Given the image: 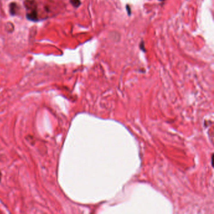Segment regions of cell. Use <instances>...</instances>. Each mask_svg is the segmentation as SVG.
I'll list each match as a JSON object with an SVG mask.
<instances>
[{"mask_svg":"<svg viewBox=\"0 0 214 214\" xmlns=\"http://www.w3.org/2000/svg\"><path fill=\"white\" fill-rule=\"evenodd\" d=\"M25 5L26 8L30 10V11L36 10V3L34 1H32V0H26L25 2Z\"/></svg>","mask_w":214,"mask_h":214,"instance_id":"obj_1","label":"cell"},{"mask_svg":"<svg viewBox=\"0 0 214 214\" xmlns=\"http://www.w3.org/2000/svg\"><path fill=\"white\" fill-rule=\"evenodd\" d=\"M26 17L30 20L32 21H37V13L36 10H30V13L26 14Z\"/></svg>","mask_w":214,"mask_h":214,"instance_id":"obj_2","label":"cell"},{"mask_svg":"<svg viewBox=\"0 0 214 214\" xmlns=\"http://www.w3.org/2000/svg\"><path fill=\"white\" fill-rule=\"evenodd\" d=\"M18 11V6L16 3H11L10 5V13L14 15L17 13Z\"/></svg>","mask_w":214,"mask_h":214,"instance_id":"obj_3","label":"cell"},{"mask_svg":"<svg viewBox=\"0 0 214 214\" xmlns=\"http://www.w3.org/2000/svg\"><path fill=\"white\" fill-rule=\"evenodd\" d=\"M70 3L75 8H78L81 5V2L80 0H70Z\"/></svg>","mask_w":214,"mask_h":214,"instance_id":"obj_4","label":"cell"},{"mask_svg":"<svg viewBox=\"0 0 214 214\" xmlns=\"http://www.w3.org/2000/svg\"><path fill=\"white\" fill-rule=\"evenodd\" d=\"M139 47H140V48L141 49V50H142L143 51V52H145V48H144V41H141V42L140 43V44H139Z\"/></svg>","mask_w":214,"mask_h":214,"instance_id":"obj_5","label":"cell"},{"mask_svg":"<svg viewBox=\"0 0 214 214\" xmlns=\"http://www.w3.org/2000/svg\"><path fill=\"white\" fill-rule=\"evenodd\" d=\"M126 10H127V11H128V15H129V16H130V15H131V8H130L129 5L126 6Z\"/></svg>","mask_w":214,"mask_h":214,"instance_id":"obj_6","label":"cell"},{"mask_svg":"<svg viewBox=\"0 0 214 214\" xmlns=\"http://www.w3.org/2000/svg\"><path fill=\"white\" fill-rule=\"evenodd\" d=\"M1 172H0V180H1Z\"/></svg>","mask_w":214,"mask_h":214,"instance_id":"obj_7","label":"cell"},{"mask_svg":"<svg viewBox=\"0 0 214 214\" xmlns=\"http://www.w3.org/2000/svg\"><path fill=\"white\" fill-rule=\"evenodd\" d=\"M159 1H165V0H159Z\"/></svg>","mask_w":214,"mask_h":214,"instance_id":"obj_8","label":"cell"}]
</instances>
